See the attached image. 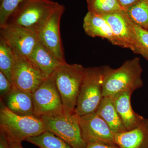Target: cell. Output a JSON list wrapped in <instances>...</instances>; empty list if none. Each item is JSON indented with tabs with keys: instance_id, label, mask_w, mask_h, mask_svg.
Instances as JSON below:
<instances>
[{
	"instance_id": "obj_1",
	"label": "cell",
	"mask_w": 148,
	"mask_h": 148,
	"mask_svg": "<svg viewBox=\"0 0 148 148\" xmlns=\"http://www.w3.org/2000/svg\"><path fill=\"white\" fill-rule=\"evenodd\" d=\"M103 67V97H112L123 91L133 92L143 86V69L139 57L125 61L118 69Z\"/></svg>"
},
{
	"instance_id": "obj_2",
	"label": "cell",
	"mask_w": 148,
	"mask_h": 148,
	"mask_svg": "<svg viewBox=\"0 0 148 148\" xmlns=\"http://www.w3.org/2000/svg\"><path fill=\"white\" fill-rule=\"evenodd\" d=\"M59 5L51 0H25L12 14L6 24L38 34Z\"/></svg>"
},
{
	"instance_id": "obj_3",
	"label": "cell",
	"mask_w": 148,
	"mask_h": 148,
	"mask_svg": "<svg viewBox=\"0 0 148 148\" xmlns=\"http://www.w3.org/2000/svg\"><path fill=\"white\" fill-rule=\"evenodd\" d=\"M0 128L7 138L20 143L46 131L40 118L16 114L2 103L0 110Z\"/></svg>"
},
{
	"instance_id": "obj_4",
	"label": "cell",
	"mask_w": 148,
	"mask_h": 148,
	"mask_svg": "<svg viewBox=\"0 0 148 148\" xmlns=\"http://www.w3.org/2000/svg\"><path fill=\"white\" fill-rule=\"evenodd\" d=\"M86 69L80 64H69L66 62L58 67L52 74L65 112H74Z\"/></svg>"
},
{
	"instance_id": "obj_5",
	"label": "cell",
	"mask_w": 148,
	"mask_h": 148,
	"mask_svg": "<svg viewBox=\"0 0 148 148\" xmlns=\"http://www.w3.org/2000/svg\"><path fill=\"white\" fill-rule=\"evenodd\" d=\"M103 66L86 69L74 112L81 116L95 112L103 98Z\"/></svg>"
},
{
	"instance_id": "obj_6",
	"label": "cell",
	"mask_w": 148,
	"mask_h": 148,
	"mask_svg": "<svg viewBox=\"0 0 148 148\" xmlns=\"http://www.w3.org/2000/svg\"><path fill=\"white\" fill-rule=\"evenodd\" d=\"M46 131L61 138L72 148H86L80 128L79 117L75 113H66L57 116L41 117Z\"/></svg>"
},
{
	"instance_id": "obj_7",
	"label": "cell",
	"mask_w": 148,
	"mask_h": 148,
	"mask_svg": "<svg viewBox=\"0 0 148 148\" xmlns=\"http://www.w3.org/2000/svg\"><path fill=\"white\" fill-rule=\"evenodd\" d=\"M35 116H54L65 113L62 99L52 75L32 93Z\"/></svg>"
},
{
	"instance_id": "obj_8",
	"label": "cell",
	"mask_w": 148,
	"mask_h": 148,
	"mask_svg": "<svg viewBox=\"0 0 148 148\" xmlns=\"http://www.w3.org/2000/svg\"><path fill=\"white\" fill-rule=\"evenodd\" d=\"M14 52L15 60L12 73V82L20 89L33 93L45 78L28 58Z\"/></svg>"
},
{
	"instance_id": "obj_9",
	"label": "cell",
	"mask_w": 148,
	"mask_h": 148,
	"mask_svg": "<svg viewBox=\"0 0 148 148\" xmlns=\"http://www.w3.org/2000/svg\"><path fill=\"white\" fill-rule=\"evenodd\" d=\"M65 6L60 4L38 34V40L61 61L66 62L60 34V22Z\"/></svg>"
},
{
	"instance_id": "obj_10",
	"label": "cell",
	"mask_w": 148,
	"mask_h": 148,
	"mask_svg": "<svg viewBox=\"0 0 148 148\" xmlns=\"http://www.w3.org/2000/svg\"><path fill=\"white\" fill-rule=\"evenodd\" d=\"M0 28V38L14 51L27 58L30 56L38 41L37 34L8 24Z\"/></svg>"
},
{
	"instance_id": "obj_11",
	"label": "cell",
	"mask_w": 148,
	"mask_h": 148,
	"mask_svg": "<svg viewBox=\"0 0 148 148\" xmlns=\"http://www.w3.org/2000/svg\"><path fill=\"white\" fill-rule=\"evenodd\" d=\"M78 117L82 136L86 144L93 141L115 143L114 133L95 112Z\"/></svg>"
},
{
	"instance_id": "obj_12",
	"label": "cell",
	"mask_w": 148,
	"mask_h": 148,
	"mask_svg": "<svg viewBox=\"0 0 148 148\" xmlns=\"http://www.w3.org/2000/svg\"><path fill=\"white\" fill-rule=\"evenodd\" d=\"M110 25L119 46L138 54V47L131 21L125 10L102 16Z\"/></svg>"
},
{
	"instance_id": "obj_13",
	"label": "cell",
	"mask_w": 148,
	"mask_h": 148,
	"mask_svg": "<svg viewBox=\"0 0 148 148\" xmlns=\"http://www.w3.org/2000/svg\"><path fill=\"white\" fill-rule=\"evenodd\" d=\"M2 103L14 113L20 116H35L32 92L22 90L13 85Z\"/></svg>"
},
{
	"instance_id": "obj_14",
	"label": "cell",
	"mask_w": 148,
	"mask_h": 148,
	"mask_svg": "<svg viewBox=\"0 0 148 148\" xmlns=\"http://www.w3.org/2000/svg\"><path fill=\"white\" fill-rule=\"evenodd\" d=\"M133 92L123 91L110 97L127 131L138 127L145 119L132 109L131 97Z\"/></svg>"
},
{
	"instance_id": "obj_15",
	"label": "cell",
	"mask_w": 148,
	"mask_h": 148,
	"mask_svg": "<svg viewBox=\"0 0 148 148\" xmlns=\"http://www.w3.org/2000/svg\"><path fill=\"white\" fill-rule=\"evenodd\" d=\"M114 140L121 148H148V119L134 129L114 133Z\"/></svg>"
},
{
	"instance_id": "obj_16",
	"label": "cell",
	"mask_w": 148,
	"mask_h": 148,
	"mask_svg": "<svg viewBox=\"0 0 148 148\" xmlns=\"http://www.w3.org/2000/svg\"><path fill=\"white\" fill-rule=\"evenodd\" d=\"M28 58L39 69L45 79L51 76L58 67L66 62L58 59L39 41Z\"/></svg>"
},
{
	"instance_id": "obj_17",
	"label": "cell",
	"mask_w": 148,
	"mask_h": 148,
	"mask_svg": "<svg viewBox=\"0 0 148 148\" xmlns=\"http://www.w3.org/2000/svg\"><path fill=\"white\" fill-rule=\"evenodd\" d=\"M83 28L89 36L106 39L114 45L119 46L110 25L102 16L88 12L84 19Z\"/></svg>"
},
{
	"instance_id": "obj_18",
	"label": "cell",
	"mask_w": 148,
	"mask_h": 148,
	"mask_svg": "<svg viewBox=\"0 0 148 148\" xmlns=\"http://www.w3.org/2000/svg\"><path fill=\"white\" fill-rule=\"evenodd\" d=\"M95 112L105 121L114 133L127 131L111 97H103Z\"/></svg>"
},
{
	"instance_id": "obj_19",
	"label": "cell",
	"mask_w": 148,
	"mask_h": 148,
	"mask_svg": "<svg viewBox=\"0 0 148 148\" xmlns=\"http://www.w3.org/2000/svg\"><path fill=\"white\" fill-rule=\"evenodd\" d=\"M124 10L134 24L148 31V0H140Z\"/></svg>"
},
{
	"instance_id": "obj_20",
	"label": "cell",
	"mask_w": 148,
	"mask_h": 148,
	"mask_svg": "<svg viewBox=\"0 0 148 148\" xmlns=\"http://www.w3.org/2000/svg\"><path fill=\"white\" fill-rule=\"evenodd\" d=\"M88 12L102 16L124 10L118 0H86Z\"/></svg>"
},
{
	"instance_id": "obj_21",
	"label": "cell",
	"mask_w": 148,
	"mask_h": 148,
	"mask_svg": "<svg viewBox=\"0 0 148 148\" xmlns=\"http://www.w3.org/2000/svg\"><path fill=\"white\" fill-rule=\"evenodd\" d=\"M26 141L40 148H72L61 138L47 131L38 136L27 138Z\"/></svg>"
},
{
	"instance_id": "obj_22",
	"label": "cell",
	"mask_w": 148,
	"mask_h": 148,
	"mask_svg": "<svg viewBox=\"0 0 148 148\" xmlns=\"http://www.w3.org/2000/svg\"><path fill=\"white\" fill-rule=\"evenodd\" d=\"M14 51L10 46L0 38V71L12 82V73L15 62Z\"/></svg>"
},
{
	"instance_id": "obj_23",
	"label": "cell",
	"mask_w": 148,
	"mask_h": 148,
	"mask_svg": "<svg viewBox=\"0 0 148 148\" xmlns=\"http://www.w3.org/2000/svg\"><path fill=\"white\" fill-rule=\"evenodd\" d=\"M131 22L137 42L138 54L148 61V31Z\"/></svg>"
},
{
	"instance_id": "obj_24",
	"label": "cell",
	"mask_w": 148,
	"mask_h": 148,
	"mask_svg": "<svg viewBox=\"0 0 148 148\" xmlns=\"http://www.w3.org/2000/svg\"><path fill=\"white\" fill-rule=\"evenodd\" d=\"M25 0H0V27L6 24L8 18Z\"/></svg>"
},
{
	"instance_id": "obj_25",
	"label": "cell",
	"mask_w": 148,
	"mask_h": 148,
	"mask_svg": "<svg viewBox=\"0 0 148 148\" xmlns=\"http://www.w3.org/2000/svg\"><path fill=\"white\" fill-rule=\"evenodd\" d=\"M13 86L10 81L2 72L0 71V96L2 100L10 92Z\"/></svg>"
},
{
	"instance_id": "obj_26",
	"label": "cell",
	"mask_w": 148,
	"mask_h": 148,
	"mask_svg": "<svg viewBox=\"0 0 148 148\" xmlns=\"http://www.w3.org/2000/svg\"><path fill=\"white\" fill-rule=\"evenodd\" d=\"M86 148H121L115 143L93 141L86 144Z\"/></svg>"
},
{
	"instance_id": "obj_27",
	"label": "cell",
	"mask_w": 148,
	"mask_h": 148,
	"mask_svg": "<svg viewBox=\"0 0 148 148\" xmlns=\"http://www.w3.org/2000/svg\"><path fill=\"white\" fill-rule=\"evenodd\" d=\"M0 148H9L7 138L1 131L0 132Z\"/></svg>"
},
{
	"instance_id": "obj_28",
	"label": "cell",
	"mask_w": 148,
	"mask_h": 148,
	"mask_svg": "<svg viewBox=\"0 0 148 148\" xmlns=\"http://www.w3.org/2000/svg\"><path fill=\"white\" fill-rule=\"evenodd\" d=\"M139 1L140 0H118L120 5L124 10Z\"/></svg>"
},
{
	"instance_id": "obj_29",
	"label": "cell",
	"mask_w": 148,
	"mask_h": 148,
	"mask_svg": "<svg viewBox=\"0 0 148 148\" xmlns=\"http://www.w3.org/2000/svg\"><path fill=\"white\" fill-rule=\"evenodd\" d=\"M7 139L9 145V148H23L21 146V143L15 142L8 138Z\"/></svg>"
}]
</instances>
